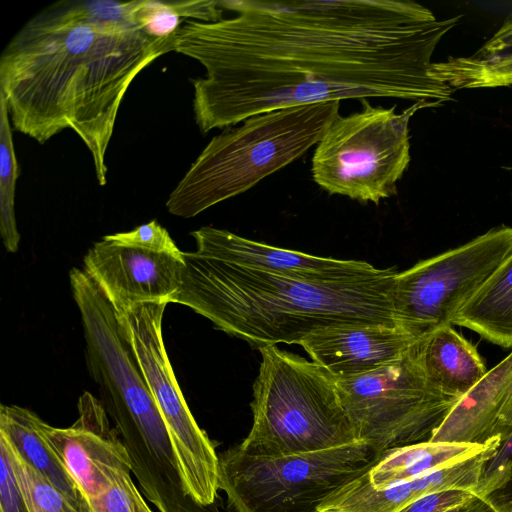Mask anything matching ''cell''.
<instances>
[{"label": "cell", "mask_w": 512, "mask_h": 512, "mask_svg": "<svg viewBox=\"0 0 512 512\" xmlns=\"http://www.w3.org/2000/svg\"><path fill=\"white\" fill-rule=\"evenodd\" d=\"M174 303L260 349L299 344L339 325L401 326L392 301L397 271L353 282H313L250 269L200 251L184 252ZM404 329V328H403Z\"/></svg>", "instance_id": "obj_3"}, {"label": "cell", "mask_w": 512, "mask_h": 512, "mask_svg": "<svg viewBox=\"0 0 512 512\" xmlns=\"http://www.w3.org/2000/svg\"><path fill=\"white\" fill-rule=\"evenodd\" d=\"M252 427L237 445L253 456H285L359 441L338 396L335 379L313 361L279 349H259Z\"/></svg>", "instance_id": "obj_5"}, {"label": "cell", "mask_w": 512, "mask_h": 512, "mask_svg": "<svg viewBox=\"0 0 512 512\" xmlns=\"http://www.w3.org/2000/svg\"><path fill=\"white\" fill-rule=\"evenodd\" d=\"M168 231L156 220L104 236L83 259L85 273L115 311L142 303H174L185 268Z\"/></svg>", "instance_id": "obj_11"}, {"label": "cell", "mask_w": 512, "mask_h": 512, "mask_svg": "<svg viewBox=\"0 0 512 512\" xmlns=\"http://www.w3.org/2000/svg\"><path fill=\"white\" fill-rule=\"evenodd\" d=\"M512 252V227L500 226L398 272L392 301L406 331L423 337L453 325L458 311Z\"/></svg>", "instance_id": "obj_10"}, {"label": "cell", "mask_w": 512, "mask_h": 512, "mask_svg": "<svg viewBox=\"0 0 512 512\" xmlns=\"http://www.w3.org/2000/svg\"><path fill=\"white\" fill-rule=\"evenodd\" d=\"M0 512H29L5 448L0 445Z\"/></svg>", "instance_id": "obj_27"}, {"label": "cell", "mask_w": 512, "mask_h": 512, "mask_svg": "<svg viewBox=\"0 0 512 512\" xmlns=\"http://www.w3.org/2000/svg\"><path fill=\"white\" fill-rule=\"evenodd\" d=\"M433 77L458 89L496 88L512 85V60L491 64L464 66L449 62H433Z\"/></svg>", "instance_id": "obj_23"}, {"label": "cell", "mask_w": 512, "mask_h": 512, "mask_svg": "<svg viewBox=\"0 0 512 512\" xmlns=\"http://www.w3.org/2000/svg\"><path fill=\"white\" fill-rule=\"evenodd\" d=\"M495 508L493 512H512V506L510 503V499L507 498L505 495L498 494V492L495 494Z\"/></svg>", "instance_id": "obj_30"}, {"label": "cell", "mask_w": 512, "mask_h": 512, "mask_svg": "<svg viewBox=\"0 0 512 512\" xmlns=\"http://www.w3.org/2000/svg\"><path fill=\"white\" fill-rule=\"evenodd\" d=\"M418 339L400 326L353 324L314 331L298 345L334 379H342L400 359Z\"/></svg>", "instance_id": "obj_15"}, {"label": "cell", "mask_w": 512, "mask_h": 512, "mask_svg": "<svg viewBox=\"0 0 512 512\" xmlns=\"http://www.w3.org/2000/svg\"><path fill=\"white\" fill-rule=\"evenodd\" d=\"M419 339L394 362L335 379L357 439L377 453L428 441L459 399L429 380L419 358Z\"/></svg>", "instance_id": "obj_8"}, {"label": "cell", "mask_w": 512, "mask_h": 512, "mask_svg": "<svg viewBox=\"0 0 512 512\" xmlns=\"http://www.w3.org/2000/svg\"><path fill=\"white\" fill-rule=\"evenodd\" d=\"M453 325L512 349V252L458 311Z\"/></svg>", "instance_id": "obj_19"}, {"label": "cell", "mask_w": 512, "mask_h": 512, "mask_svg": "<svg viewBox=\"0 0 512 512\" xmlns=\"http://www.w3.org/2000/svg\"><path fill=\"white\" fill-rule=\"evenodd\" d=\"M446 60L464 66L491 65L512 60V14L474 54L461 57L449 56Z\"/></svg>", "instance_id": "obj_24"}, {"label": "cell", "mask_w": 512, "mask_h": 512, "mask_svg": "<svg viewBox=\"0 0 512 512\" xmlns=\"http://www.w3.org/2000/svg\"><path fill=\"white\" fill-rule=\"evenodd\" d=\"M131 496L135 512H153L134 483L131 486Z\"/></svg>", "instance_id": "obj_29"}, {"label": "cell", "mask_w": 512, "mask_h": 512, "mask_svg": "<svg viewBox=\"0 0 512 512\" xmlns=\"http://www.w3.org/2000/svg\"><path fill=\"white\" fill-rule=\"evenodd\" d=\"M495 496L479 497L471 503L452 512H493L495 508Z\"/></svg>", "instance_id": "obj_28"}, {"label": "cell", "mask_w": 512, "mask_h": 512, "mask_svg": "<svg viewBox=\"0 0 512 512\" xmlns=\"http://www.w3.org/2000/svg\"><path fill=\"white\" fill-rule=\"evenodd\" d=\"M133 483L131 474L122 477L109 489L88 500L91 511L135 512L131 496V486Z\"/></svg>", "instance_id": "obj_26"}, {"label": "cell", "mask_w": 512, "mask_h": 512, "mask_svg": "<svg viewBox=\"0 0 512 512\" xmlns=\"http://www.w3.org/2000/svg\"><path fill=\"white\" fill-rule=\"evenodd\" d=\"M44 421L34 412L17 405H1L0 438L58 490L86 511L89 503L47 441Z\"/></svg>", "instance_id": "obj_17"}, {"label": "cell", "mask_w": 512, "mask_h": 512, "mask_svg": "<svg viewBox=\"0 0 512 512\" xmlns=\"http://www.w3.org/2000/svg\"><path fill=\"white\" fill-rule=\"evenodd\" d=\"M10 124L8 108L0 94V232L5 249L14 253L20 241L14 209L19 166Z\"/></svg>", "instance_id": "obj_21"}, {"label": "cell", "mask_w": 512, "mask_h": 512, "mask_svg": "<svg viewBox=\"0 0 512 512\" xmlns=\"http://www.w3.org/2000/svg\"><path fill=\"white\" fill-rule=\"evenodd\" d=\"M216 22L184 20L175 52L198 61L193 112L205 134L291 107L396 98L431 108L454 92L432 55L462 15L439 20L407 0H222Z\"/></svg>", "instance_id": "obj_1"}, {"label": "cell", "mask_w": 512, "mask_h": 512, "mask_svg": "<svg viewBox=\"0 0 512 512\" xmlns=\"http://www.w3.org/2000/svg\"><path fill=\"white\" fill-rule=\"evenodd\" d=\"M167 304L142 303L115 311L165 423L187 494L199 505L216 504L219 456L195 421L178 385L163 338Z\"/></svg>", "instance_id": "obj_9"}, {"label": "cell", "mask_w": 512, "mask_h": 512, "mask_svg": "<svg viewBox=\"0 0 512 512\" xmlns=\"http://www.w3.org/2000/svg\"><path fill=\"white\" fill-rule=\"evenodd\" d=\"M336 118L316 145L311 173L331 195L378 205L397 193V183L409 166V122L426 103H414L400 113L397 106H372Z\"/></svg>", "instance_id": "obj_7"}, {"label": "cell", "mask_w": 512, "mask_h": 512, "mask_svg": "<svg viewBox=\"0 0 512 512\" xmlns=\"http://www.w3.org/2000/svg\"><path fill=\"white\" fill-rule=\"evenodd\" d=\"M340 102L252 116L213 137L168 197V212L190 218L246 192L317 145Z\"/></svg>", "instance_id": "obj_4"}, {"label": "cell", "mask_w": 512, "mask_h": 512, "mask_svg": "<svg viewBox=\"0 0 512 512\" xmlns=\"http://www.w3.org/2000/svg\"><path fill=\"white\" fill-rule=\"evenodd\" d=\"M512 433V351L461 396L428 441L486 445Z\"/></svg>", "instance_id": "obj_16"}, {"label": "cell", "mask_w": 512, "mask_h": 512, "mask_svg": "<svg viewBox=\"0 0 512 512\" xmlns=\"http://www.w3.org/2000/svg\"><path fill=\"white\" fill-rule=\"evenodd\" d=\"M77 408L78 417L70 427L55 428L44 422L43 430L88 501L131 474V462L100 399L84 392Z\"/></svg>", "instance_id": "obj_12"}, {"label": "cell", "mask_w": 512, "mask_h": 512, "mask_svg": "<svg viewBox=\"0 0 512 512\" xmlns=\"http://www.w3.org/2000/svg\"><path fill=\"white\" fill-rule=\"evenodd\" d=\"M501 445L495 441L474 457L386 488L374 487L366 472L328 498L319 512H400L424 495L449 489L490 497L483 479Z\"/></svg>", "instance_id": "obj_14"}, {"label": "cell", "mask_w": 512, "mask_h": 512, "mask_svg": "<svg viewBox=\"0 0 512 512\" xmlns=\"http://www.w3.org/2000/svg\"><path fill=\"white\" fill-rule=\"evenodd\" d=\"M479 497L466 490H442L418 498L400 512H452Z\"/></svg>", "instance_id": "obj_25"}, {"label": "cell", "mask_w": 512, "mask_h": 512, "mask_svg": "<svg viewBox=\"0 0 512 512\" xmlns=\"http://www.w3.org/2000/svg\"><path fill=\"white\" fill-rule=\"evenodd\" d=\"M495 441L502 440L486 445L425 441L394 448L383 452L366 475L374 487L386 488L474 457Z\"/></svg>", "instance_id": "obj_20"}, {"label": "cell", "mask_w": 512, "mask_h": 512, "mask_svg": "<svg viewBox=\"0 0 512 512\" xmlns=\"http://www.w3.org/2000/svg\"><path fill=\"white\" fill-rule=\"evenodd\" d=\"M196 250L250 269L313 282H353L376 278L380 269L358 260H339L273 247L230 231L204 226L191 233Z\"/></svg>", "instance_id": "obj_13"}, {"label": "cell", "mask_w": 512, "mask_h": 512, "mask_svg": "<svg viewBox=\"0 0 512 512\" xmlns=\"http://www.w3.org/2000/svg\"><path fill=\"white\" fill-rule=\"evenodd\" d=\"M0 445L8 454L29 512H92L82 509L58 490L3 438H0Z\"/></svg>", "instance_id": "obj_22"}, {"label": "cell", "mask_w": 512, "mask_h": 512, "mask_svg": "<svg viewBox=\"0 0 512 512\" xmlns=\"http://www.w3.org/2000/svg\"><path fill=\"white\" fill-rule=\"evenodd\" d=\"M418 351L429 380L444 392L459 398L488 371L476 347L452 325L421 337Z\"/></svg>", "instance_id": "obj_18"}, {"label": "cell", "mask_w": 512, "mask_h": 512, "mask_svg": "<svg viewBox=\"0 0 512 512\" xmlns=\"http://www.w3.org/2000/svg\"><path fill=\"white\" fill-rule=\"evenodd\" d=\"M504 442L507 443L508 447H509V450H510V453H511V457H512V433L511 435L508 437L507 440H505ZM510 503H511V506H512V496L510 497Z\"/></svg>", "instance_id": "obj_31"}, {"label": "cell", "mask_w": 512, "mask_h": 512, "mask_svg": "<svg viewBox=\"0 0 512 512\" xmlns=\"http://www.w3.org/2000/svg\"><path fill=\"white\" fill-rule=\"evenodd\" d=\"M380 456L362 441L285 456L248 455L236 445L219 456V489L235 512H319Z\"/></svg>", "instance_id": "obj_6"}, {"label": "cell", "mask_w": 512, "mask_h": 512, "mask_svg": "<svg viewBox=\"0 0 512 512\" xmlns=\"http://www.w3.org/2000/svg\"><path fill=\"white\" fill-rule=\"evenodd\" d=\"M174 36L75 19L48 6L15 34L0 58V94L12 129L40 144L72 129L104 186L106 151L125 93L142 70L174 51Z\"/></svg>", "instance_id": "obj_2"}]
</instances>
